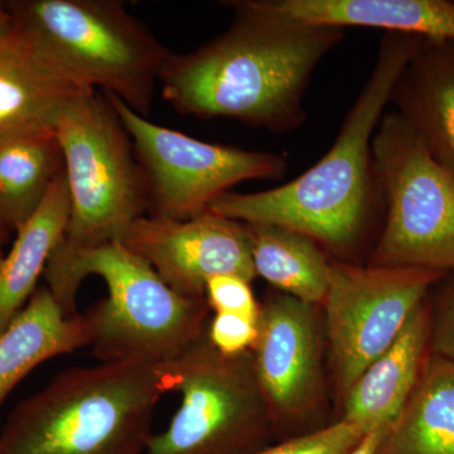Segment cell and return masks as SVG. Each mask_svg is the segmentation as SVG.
<instances>
[{"instance_id":"1","label":"cell","mask_w":454,"mask_h":454,"mask_svg":"<svg viewBox=\"0 0 454 454\" xmlns=\"http://www.w3.org/2000/svg\"><path fill=\"white\" fill-rule=\"evenodd\" d=\"M234 11L227 31L192 52L172 53L158 82L182 115L230 119L284 133L306 121L303 98L317 66L345 29L277 16L259 0L223 3Z\"/></svg>"},{"instance_id":"2","label":"cell","mask_w":454,"mask_h":454,"mask_svg":"<svg viewBox=\"0 0 454 454\" xmlns=\"http://www.w3.org/2000/svg\"><path fill=\"white\" fill-rule=\"evenodd\" d=\"M423 38L385 33L378 59L346 115L336 142L300 177L262 192H230L208 210L250 225L293 230L334 252L357 243L376 202L372 139L391 92Z\"/></svg>"},{"instance_id":"3","label":"cell","mask_w":454,"mask_h":454,"mask_svg":"<svg viewBox=\"0 0 454 454\" xmlns=\"http://www.w3.org/2000/svg\"><path fill=\"white\" fill-rule=\"evenodd\" d=\"M167 364L128 360L66 370L23 400L0 430V454H143Z\"/></svg>"},{"instance_id":"4","label":"cell","mask_w":454,"mask_h":454,"mask_svg":"<svg viewBox=\"0 0 454 454\" xmlns=\"http://www.w3.org/2000/svg\"><path fill=\"white\" fill-rule=\"evenodd\" d=\"M47 289L67 316L79 315L77 294L90 276L109 295L88 310L91 348L101 363L142 360L167 364L202 337L208 306L169 288L154 269L122 243L73 249L61 241L44 270Z\"/></svg>"},{"instance_id":"5","label":"cell","mask_w":454,"mask_h":454,"mask_svg":"<svg viewBox=\"0 0 454 454\" xmlns=\"http://www.w3.org/2000/svg\"><path fill=\"white\" fill-rule=\"evenodd\" d=\"M33 55L74 88L103 89L148 116L170 51L118 0L5 2Z\"/></svg>"},{"instance_id":"6","label":"cell","mask_w":454,"mask_h":454,"mask_svg":"<svg viewBox=\"0 0 454 454\" xmlns=\"http://www.w3.org/2000/svg\"><path fill=\"white\" fill-rule=\"evenodd\" d=\"M61 146L70 219L64 243L94 249L122 243L148 215V188L129 134L98 90H82L55 127Z\"/></svg>"},{"instance_id":"7","label":"cell","mask_w":454,"mask_h":454,"mask_svg":"<svg viewBox=\"0 0 454 454\" xmlns=\"http://www.w3.org/2000/svg\"><path fill=\"white\" fill-rule=\"evenodd\" d=\"M373 175L387 223L372 267L454 273V176L395 112L372 139Z\"/></svg>"},{"instance_id":"8","label":"cell","mask_w":454,"mask_h":454,"mask_svg":"<svg viewBox=\"0 0 454 454\" xmlns=\"http://www.w3.org/2000/svg\"><path fill=\"white\" fill-rule=\"evenodd\" d=\"M167 367L181 406L143 454H256L268 448L269 408L252 351L223 356L201 337Z\"/></svg>"},{"instance_id":"9","label":"cell","mask_w":454,"mask_h":454,"mask_svg":"<svg viewBox=\"0 0 454 454\" xmlns=\"http://www.w3.org/2000/svg\"><path fill=\"white\" fill-rule=\"evenodd\" d=\"M106 94V92H104ZM129 134L148 188V216L187 220L236 184L286 175V157L202 142L131 110L106 94Z\"/></svg>"},{"instance_id":"10","label":"cell","mask_w":454,"mask_h":454,"mask_svg":"<svg viewBox=\"0 0 454 454\" xmlns=\"http://www.w3.org/2000/svg\"><path fill=\"white\" fill-rule=\"evenodd\" d=\"M447 273L333 262L322 306L340 393L393 345Z\"/></svg>"},{"instance_id":"11","label":"cell","mask_w":454,"mask_h":454,"mask_svg":"<svg viewBox=\"0 0 454 454\" xmlns=\"http://www.w3.org/2000/svg\"><path fill=\"white\" fill-rule=\"evenodd\" d=\"M122 244L148 262L172 291L205 298L211 278L234 274L256 278L247 223L210 210L187 220L143 216Z\"/></svg>"},{"instance_id":"12","label":"cell","mask_w":454,"mask_h":454,"mask_svg":"<svg viewBox=\"0 0 454 454\" xmlns=\"http://www.w3.org/2000/svg\"><path fill=\"white\" fill-rule=\"evenodd\" d=\"M254 370L268 408L298 417L319 394L318 328L312 304L283 295L260 307Z\"/></svg>"},{"instance_id":"13","label":"cell","mask_w":454,"mask_h":454,"mask_svg":"<svg viewBox=\"0 0 454 454\" xmlns=\"http://www.w3.org/2000/svg\"><path fill=\"white\" fill-rule=\"evenodd\" d=\"M430 355L428 297L393 345L349 387L342 420L358 427L364 434L390 428L413 394Z\"/></svg>"},{"instance_id":"14","label":"cell","mask_w":454,"mask_h":454,"mask_svg":"<svg viewBox=\"0 0 454 454\" xmlns=\"http://www.w3.org/2000/svg\"><path fill=\"white\" fill-rule=\"evenodd\" d=\"M390 103L454 176V40L423 38L400 74Z\"/></svg>"},{"instance_id":"15","label":"cell","mask_w":454,"mask_h":454,"mask_svg":"<svg viewBox=\"0 0 454 454\" xmlns=\"http://www.w3.org/2000/svg\"><path fill=\"white\" fill-rule=\"evenodd\" d=\"M262 8L307 25L384 29L430 40H454L448 0H259Z\"/></svg>"},{"instance_id":"16","label":"cell","mask_w":454,"mask_h":454,"mask_svg":"<svg viewBox=\"0 0 454 454\" xmlns=\"http://www.w3.org/2000/svg\"><path fill=\"white\" fill-rule=\"evenodd\" d=\"M92 336L88 313L67 316L47 286L37 288L22 312L0 333V408L33 369L91 346Z\"/></svg>"},{"instance_id":"17","label":"cell","mask_w":454,"mask_h":454,"mask_svg":"<svg viewBox=\"0 0 454 454\" xmlns=\"http://www.w3.org/2000/svg\"><path fill=\"white\" fill-rule=\"evenodd\" d=\"M80 91L51 73L13 25L0 32V138L55 130Z\"/></svg>"},{"instance_id":"18","label":"cell","mask_w":454,"mask_h":454,"mask_svg":"<svg viewBox=\"0 0 454 454\" xmlns=\"http://www.w3.org/2000/svg\"><path fill=\"white\" fill-rule=\"evenodd\" d=\"M70 219V193L65 168L31 219L16 232L0 258V333L27 306L57 245L65 239Z\"/></svg>"},{"instance_id":"19","label":"cell","mask_w":454,"mask_h":454,"mask_svg":"<svg viewBox=\"0 0 454 454\" xmlns=\"http://www.w3.org/2000/svg\"><path fill=\"white\" fill-rule=\"evenodd\" d=\"M375 454H454V364L432 354Z\"/></svg>"},{"instance_id":"20","label":"cell","mask_w":454,"mask_h":454,"mask_svg":"<svg viewBox=\"0 0 454 454\" xmlns=\"http://www.w3.org/2000/svg\"><path fill=\"white\" fill-rule=\"evenodd\" d=\"M64 168L55 130L0 138V223L8 232L31 219Z\"/></svg>"},{"instance_id":"21","label":"cell","mask_w":454,"mask_h":454,"mask_svg":"<svg viewBox=\"0 0 454 454\" xmlns=\"http://www.w3.org/2000/svg\"><path fill=\"white\" fill-rule=\"evenodd\" d=\"M252 258L256 277L306 303H324L333 262L312 239L273 225H250Z\"/></svg>"},{"instance_id":"22","label":"cell","mask_w":454,"mask_h":454,"mask_svg":"<svg viewBox=\"0 0 454 454\" xmlns=\"http://www.w3.org/2000/svg\"><path fill=\"white\" fill-rule=\"evenodd\" d=\"M364 435L358 427L340 420L317 432L265 448L256 454H348Z\"/></svg>"},{"instance_id":"23","label":"cell","mask_w":454,"mask_h":454,"mask_svg":"<svg viewBox=\"0 0 454 454\" xmlns=\"http://www.w3.org/2000/svg\"><path fill=\"white\" fill-rule=\"evenodd\" d=\"M205 301L216 313H236L258 318L260 304L255 300L252 282L234 274L211 278L205 286Z\"/></svg>"},{"instance_id":"24","label":"cell","mask_w":454,"mask_h":454,"mask_svg":"<svg viewBox=\"0 0 454 454\" xmlns=\"http://www.w3.org/2000/svg\"><path fill=\"white\" fill-rule=\"evenodd\" d=\"M207 339L212 348L223 356L247 354L252 351L258 339V318L236 313H216Z\"/></svg>"},{"instance_id":"25","label":"cell","mask_w":454,"mask_h":454,"mask_svg":"<svg viewBox=\"0 0 454 454\" xmlns=\"http://www.w3.org/2000/svg\"><path fill=\"white\" fill-rule=\"evenodd\" d=\"M443 286L430 307V352L454 364V273L443 278Z\"/></svg>"},{"instance_id":"26","label":"cell","mask_w":454,"mask_h":454,"mask_svg":"<svg viewBox=\"0 0 454 454\" xmlns=\"http://www.w3.org/2000/svg\"><path fill=\"white\" fill-rule=\"evenodd\" d=\"M387 429L389 428L378 429L367 433V434L364 435V438L361 439L360 443L348 454H375Z\"/></svg>"},{"instance_id":"27","label":"cell","mask_w":454,"mask_h":454,"mask_svg":"<svg viewBox=\"0 0 454 454\" xmlns=\"http://www.w3.org/2000/svg\"><path fill=\"white\" fill-rule=\"evenodd\" d=\"M12 25L11 14H9L5 2H0V32L7 29Z\"/></svg>"},{"instance_id":"28","label":"cell","mask_w":454,"mask_h":454,"mask_svg":"<svg viewBox=\"0 0 454 454\" xmlns=\"http://www.w3.org/2000/svg\"><path fill=\"white\" fill-rule=\"evenodd\" d=\"M9 232L5 230V227L0 223V247H2L3 243H4V239L7 238Z\"/></svg>"}]
</instances>
